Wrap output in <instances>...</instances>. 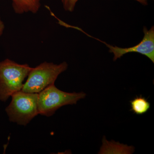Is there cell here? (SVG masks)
<instances>
[{
  "instance_id": "9c48e42d",
  "label": "cell",
  "mask_w": 154,
  "mask_h": 154,
  "mask_svg": "<svg viewBox=\"0 0 154 154\" xmlns=\"http://www.w3.org/2000/svg\"><path fill=\"white\" fill-rule=\"evenodd\" d=\"M5 29V25L2 18L0 17V36H2V35L4 33V30Z\"/></svg>"
},
{
  "instance_id": "30bf717a",
  "label": "cell",
  "mask_w": 154,
  "mask_h": 154,
  "mask_svg": "<svg viewBox=\"0 0 154 154\" xmlns=\"http://www.w3.org/2000/svg\"><path fill=\"white\" fill-rule=\"evenodd\" d=\"M63 4V8L65 11L67 10L68 0H61Z\"/></svg>"
},
{
  "instance_id": "52a82bcc",
  "label": "cell",
  "mask_w": 154,
  "mask_h": 154,
  "mask_svg": "<svg viewBox=\"0 0 154 154\" xmlns=\"http://www.w3.org/2000/svg\"><path fill=\"white\" fill-rule=\"evenodd\" d=\"M131 110L137 115H142L146 113L150 107V104L145 97L141 95L137 96L130 102Z\"/></svg>"
},
{
  "instance_id": "ba28073f",
  "label": "cell",
  "mask_w": 154,
  "mask_h": 154,
  "mask_svg": "<svg viewBox=\"0 0 154 154\" xmlns=\"http://www.w3.org/2000/svg\"><path fill=\"white\" fill-rule=\"evenodd\" d=\"M79 0H68L67 10V11L72 12L75 9L76 4Z\"/></svg>"
},
{
  "instance_id": "277c9868",
  "label": "cell",
  "mask_w": 154,
  "mask_h": 154,
  "mask_svg": "<svg viewBox=\"0 0 154 154\" xmlns=\"http://www.w3.org/2000/svg\"><path fill=\"white\" fill-rule=\"evenodd\" d=\"M86 96V94L83 92L67 93L58 89L54 85H51L38 94V113L51 116L61 107L75 105Z\"/></svg>"
},
{
  "instance_id": "8fae6325",
  "label": "cell",
  "mask_w": 154,
  "mask_h": 154,
  "mask_svg": "<svg viewBox=\"0 0 154 154\" xmlns=\"http://www.w3.org/2000/svg\"><path fill=\"white\" fill-rule=\"evenodd\" d=\"M136 1H137L141 3L143 5H146L147 4V0H136Z\"/></svg>"
},
{
  "instance_id": "6da1fadb",
  "label": "cell",
  "mask_w": 154,
  "mask_h": 154,
  "mask_svg": "<svg viewBox=\"0 0 154 154\" xmlns=\"http://www.w3.org/2000/svg\"><path fill=\"white\" fill-rule=\"evenodd\" d=\"M6 59L0 61V100L5 102L13 94L22 90L23 82L31 69Z\"/></svg>"
},
{
  "instance_id": "8992f818",
  "label": "cell",
  "mask_w": 154,
  "mask_h": 154,
  "mask_svg": "<svg viewBox=\"0 0 154 154\" xmlns=\"http://www.w3.org/2000/svg\"><path fill=\"white\" fill-rule=\"evenodd\" d=\"M42 0H12L14 12L18 14H36L41 7Z\"/></svg>"
},
{
  "instance_id": "3957f363",
  "label": "cell",
  "mask_w": 154,
  "mask_h": 154,
  "mask_svg": "<svg viewBox=\"0 0 154 154\" xmlns=\"http://www.w3.org/2000/svg\"><path fill=\"white\" fill-rule=\"evenodd\" d=\"M11 97V102L5 109L10 121L25 126L39 114L38 94L27 93L21 90Z\"/></svg>"
},
{
  "instance_id": "7a4b0ae2",
  "label": "cell",
  "mask_w": 154,
  "mask_h": 154,
  "mask_svg": "<svg viewBox=\"0 0 154 154\" xmlns=\"http://www.w3.org/2000/svg\"><path fill=\"white\" fill-rule=\"evenodd\" d=\"M68 66L66 62L59 64L45 62L31 68L22 91L38 94L48 86L54 85L58 76L66 70Z\"/></svg>"
},
{
  "instance_id": "5b68a950",
  "label": "cell",
  "mask_w": 154,
  "mask_h": 154,
  "mask_svg": "<svg viewBox=\"0 0 154 154\" xmlns=\"http://www.w3.org/2000/svg\"><path fill=\"white\" fill-rule=\"evenodd\" d=\"M144 35L142 41L134 46L122 48L107 45L109 52L114 55L113 60L115 61L125 54L131 52H137L146 56L154 63V28L152 26L148 30L144 27L143 30Z\"/></svg>"
}]
</instances>
